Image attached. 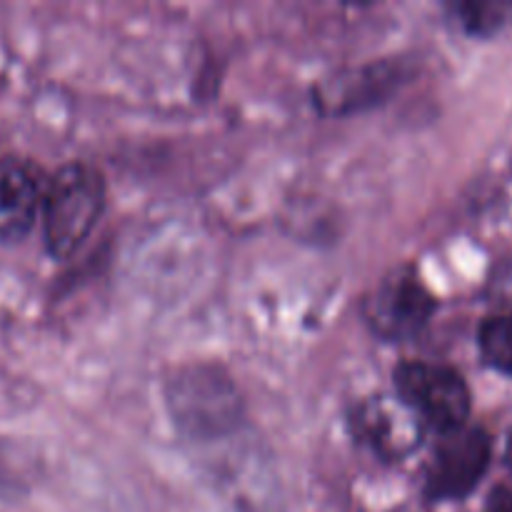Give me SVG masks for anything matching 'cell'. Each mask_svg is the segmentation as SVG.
<instances>
[{
    "mask_svg": "<svg viewBox=\"0 0 512 512\" xmlns=\"http://www.w3.org/2000/svg\"><path fill=\"white\" fill-rule=\"evenodd\" d=\"M105 185L88 163H65L48 180L43 198V238L53 258H70L103 215Z\"/></svg>",
    "mask_w": 512,
    "mask_h": 512,
    "instance_id": "1",
    "label": "cell"
},
{
    "mask_svg": "<svg viewBox=\"0 0 512 512\" xmlns=\"http://www.w3.org/2000/svg\"><path fill=\"white\" fill-rule=\"evenodd\" d=\"M48 183L35 163L0 158V243H18L30 233L43 210Z\"/></svg>",
    "mask_w": 512,
    "mask_h": 512,
    "instance_id": "7",
    "label": "cell"
},
{
    "mask_svg": "<svg viewBox=\"0 0 512 512\" xmlns=\"http://www.w3.org/2000/svg\"><path fill=\"white\" fill-rule=\"evenodd\" d=\"M455 15L460 18L468 33L473 35H493L503 28L512 15V5L508 3H463L455 5Z\"/></svg>",
    "mask_w": 512,
    "mask_h": 512,
    "instance_id": "10",
    "label": "cell"
},
{
    "mask_svg": "<svg viewBox=\"0 0 512 512\" xmlns=\"http://www.w3.org/2000/svg\"><path fill=\"white\" fill-rule=\"evenodd\" d=\"M350 428L365 448L383 460L408 458L425 435V423L398 393H380L355 405Z\"/></svg>",
    "mask_w": 512,
    "mask_h": 512,
    "instance_id": "5",
    "label": "cell"
},
{
    "mask_svg": "<svg viewBox=\"0 0 512 512\" xmlns=\"http://www.w3.org/2000/svg\"><path fill=\"white\" fill-rule=\"evenodd\" d=\"M435 313V298L423 280L408 268L385 275L368 293L363 315L375 335L385 340H410L423 333Z\"/></svg>",
    "mask_w": 512,
    "mask_h": 512,
    "instance_id": "4",
    "label": "cell"
},
{
    "mask_svg": "<svg viewBox=\"0 0 512 512\" xmlns=\"http://www.w3.org/2000/svg\"><path fill=\"white\" fill-rule=\"evenodd\" d=\"M168 405L175 425L190 438H215L238 428L235 385L213 368L180 370L168 385Z\"/></svg>",
    "mask_w": 512,
    "mask_h": 512,
    "instance_id": "2",
    "label": "cell"
},
{
    "mask_svg": "<svg viewBox=\"0 0 512 512\" xmlns=\"http://www.w3.org/2000/svg\"><path fill=\"white\" fill-rule=\"evenodd\" d=\"M490 465V438L485 430L465 425L443 435L425 478L430 500H460L475 490Z\"/></svg>",
    "mask_w": 512,
    "mask_h": 512,
    "instance_id": "6",
    "label": "cell"
},
{
    "mask_svg": "<svg viewBox=\"0 0 512 512\" xmlns=\"http://www.w3.org/2000/svg\"><path fill=\"white\" fill-rule=\"evenodd\" d=\"M480 350L495 370L512 378V313L485 320L480 328Z\"/></svg>",
    "mask_w": 512,
    "mask_h": 512,
    "instance_id": "9",
    "label": "cell"
},
{
    "mask_svg": "<svg viewBox=\"0 0 512 512\" xmlns=\"http://www.w3.org/2000/svg\"><path fill=\"white\" fill-rule=\"evenodd\" d=\"M510 463H512V445H510Z\"/></svg>",
    "mask_w": 512,
    "mask_h": 512,
    "instance_id": "12",
    "label": "cell"
},
{
    "mask_svg": "<svg viewBox=\"0 0 512 512\" xmlns=\"http://www.w3.org/2000/svg\"><path fill=\"white\" fill-rule=\"evenodd\" d=\"M395 390L418 413L425 428L448 435L468 425L470 390L458 370L410 360L395 368Z\"/></svg>",
    "mask_w": 512,
    "mask_h": 512,
    "instance_id": "3",
    "label": "cell"
},
{
    "mask_svg": "<svg viewBox=\"0 0 512 512\" xmlns=\"http://www.w3.org/2000/svg\"><path fill=\"white\" fill-rule=\"evenodd\" d=\"M400 65L398 63H375L365 68L345 70L335 78L323 80L315 88V103L325 113H353V110L365 108V105L378 103L380 98H388L400 83Z\"/></svg>",
    "mask_w": 512,
    "mask_h": 512,
    "instance_id": "8",
    "label": "cell"
},
{
    "mask_svg": "<svg viewBox=\"0 0 512 512\" xmlns=\"http://www.w3.org/2000/svg\"><path fill=\"white\" fill-rule=\"evenodd\" d=\"M483 512H512V493L505 488H498L485 503Z\"/></svg>",
    "mask_w": 512,
    "mask_h": 512,
    "instance_id": "11",
    "label": "cell"
}]
</instances>
